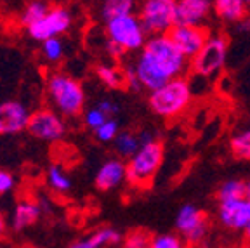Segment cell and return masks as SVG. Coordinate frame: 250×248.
Returning <instances> with one entry per match:
<instances>
[{
	"label": "cell",
	"instance_id": "obj_1",
	"mask_svg": "<svg viewBox=\"0 0 250 248\" xmlns=\"http://www.w3.org/2000/svg\"><path fill=\"white\" fill-rule=\"evenodd\" d=\"M132 66L141 87L148 94L164 87L172 78L186 77L191 71V61L181 54L168 35L149 37Z\"/></svg>",
	"mask_w": 250,
	"mask_h": 248
},
{
	"label": "cell",
	"instance_id": "obj_2",
	"mask_svg": "<svg viewBox=\"0 0 250 248\" xmlns=\"http://www.w3.org/2000/svg\"><path fill=\"white\" fill-rule=\"evenodd\" d=\"M45 90L52 109H56L61 117H80L85 109V90L71 75L52 71L45 80Z\"/></svg>",
	"mask_w": 250,
	"mask_h": 248
},
{
	"label": "cell",
	"instance_id": "obj_3",
	"mask_svg": "<svg viewBox=\"0 0 250 248\" xmlns=\"http://www.w3.org/2000/svg\"><path fill=\"white\" fill-rule=\"evenodd\" d=\"M104 31L106 51L113 58L127 52H141L149 39L137 14L122 16L108 21L104 23Z\"/></svg>",
	"mask_w": 250,
	"mask_h": 248
},
{
	"label": "cell",
	"instance_id": "obj_4",
	"mask_svg": "<svg viewBox=\"0 0 250 248\" xmlns=\"http://www.w3.org/2000/svg\"><path fill=\"white\" fill-rule=\"evenodd\" d=\"M193 103V87L186 77L172 78L164 87L148 94V106L156 117L174 120Z\"/></svg>",
	"mask_w": 250,
	"mask_h": 248
},
{
	"label": "cell",
	"instance_id": "obj_5",
	"mask_svg": "<svg viewBox=\"0 0 250 248\" xmlns=\"http://www.w3.org/2000/svg\"><path fill=\"white\" fill-rule=\"evenodd\" d=\"M164 143L158 139L141 146L139 151L127 160V184L137 189L151 186L153 179L164 163Z\"/></svg>",
	"mask_w": 250,
	"mask_h": 248
},
{
	"label": "cell",
	"instance_id": "obj_6",
	"mask_svg": "<svg viewBox=\"0 0 250 248\" xmlns=\"http://www.w3.org/2000/svg\"><path fill=\"white\" fill-rule=\"evenodd\" d=\"M229 51V40L221 31H210L207 43L191 61V73L198 78H214L224 70Z\"/></svg>",
	"mask_w": 250,
	"mask_h": 248
},
{
	"label": "cell",
	"instance_id": "obj_7",
	"mask_svg": "<svg viewBox=\"0 0 250 248\" xmlns=\"http://www.w3.org/2000/svg\"><path fill=\"white\" fill-rule=\"evenodd\" d=\"M177 0H139L137 18L149 37L168 35L176 26Z\"/></svg>",
	"mask_w": 250,
	"mask_h": 248
},
{
	"label": "cell",
	"instance_id": "obj_8",
	"mask_svg": "<svg viewBox=\"0 0 250 248\" xmlns=\"http://www.w3.org/2000/svg\"><path fill=\"white\" fill-rule=\"evenodd\" d=\"M176 231L188 245L198 247L207 240L208 219L193 203H184L176 213Z\"/></svg>",
	"mask_w": 250,
	"mask_h": 248
},
{
	"label": "cell",
	"instance_id": "obj_9",
	"mask_svg": "<svg viewBox=\"0 0 250 248\" xmlns=\"http://www.w3.org/2000/svg\"><path fill=\"white\" fill-rule=\"evenodd\" d=\"M71 24H73V14L70 9L56 5V7H51V11L47 12L39 23L28 26L26 31L30 39L42 43L49 39L64 35L71 28Z\"/></svg>",
	"mask_w": 250,
	"mask_h": 248
},
{
	"label": "cell",
	"instance_id": "obj_10",
	"mask_svg": "<svg viewBox=\"0 0 250 248\" xmlns=\"http://www.w3.org/2000/svg\"><path fill=\"white\" fill-rule=\"evenodd\" d=\"M26 130L39 141L56 143L66 134V124H64V117H61L56 109L42 108L31 113Z\"/></svg>",
	"mask_w": 250,
	"mask_h": 248
},
{
	"label": "cell",
	"instance_id": "obj_11",
	"mask_svg": "<svg viewBox=\"0 0 250 248\" xmlns=\"http://www.w3.org/2000/svg\"><path fill=\"white\" fill-rule=\"evenodd\" d=\"M215 217L219 224L228 231H245L250 224V200L238 198V200H226L217 202Z\"/></svg>",
	"mask_w": 250,
	"mask_h": 248
},
{
	"label": "cell",
	"instance_id": "obj_12",
	"mask_svg": "<svg viewBox=\"0 0 250 248\" xmlns=\"http://www.w3.org/2000/svg\"><path fill=\"white\" fill-rule=\"evenodd\" d=\"M168 37L181 51V54L188 61H193L203 49V45L207 43L210 30H207L205 26H179L177 24L170 30Z\"/></svg>",
	"mask_w": 250,
	"mask_h": 248
},
{
	"label": "cell",
	"instance_id": "obj_13",
	"mask_svg": "<svg viewBox=\"0 0 250 248\" xmlns=\"http://www.w3.org/2000/svg\"><path fill=\"white\" fill-rule=\"evenodd\" d=\"M30 108L20 99L0 103V136H14L26 130L30 124Z\"/></svg>",
	"mask_w": 250,
	"mask_h": 248
},
{
	"label": "cell",
	"instance_id": "obj_14",
	"mask_svg": "<svg viewBox=\"0 0 250 248\" xmlns=\"http://www.w3.org/2000/svg\"><path fill=\"white\" fill-rule=\"evenodd\" d=\"M212 14V0H177L176 26H203Z\"/></svg>",
	"mask_w": 250,
	"mask_h": 248
},
{
	"label": "cell",
	"instance_id": "obj_15",
	"mask_svg": "<svg viewBox=\"0 0 250 248\" xmlns=\"http://www.w3.org/2000/svg\"><path fill=\"white\" fill-rule=\"evenodd\" d=\"M124 183H127V163L118 156L104 160L94 179V186L103 193L117 189Z\"/></svg>",
	"mask_w": 250,
	"mask_h": 248
},
{
	"label": "cell",
	"instance_id": "obj_16",
	"mask_svg": "<svg viewBox=\"0 0 250 248\" xmlns=\"http://www.w3.org/2000/svg\"><path fill=\"white\" fill-rule=\"evenodd\" d=\"M212 12L224 23L238 24L249 16V5L245 0H212Z\"/></svg>",
	"mask_w": 250,
	"mask_h": 248
},
{
	"label": "cell",
	"instance_id": "obj_17",
	"mask_svg": "<svg viewBox=\"0 0 250 248\" xmlns=\"http://www.w3.org/2000/svg\"><path fill=\"white\" fill-rule=\"evenodd\" d=\"M122 241V234L113 227H99L85 238L73 241L70 248H104L113 247Z\"/></svg>",
	"mask_w": 250,
	"mask_h": 248
},
{
	"label": "cell",
	"instance_id": "obj_18",
	"mask_svg": "<svg viewBox=\"0 0 250 248\" xmlns=\"http://www.w3.org/2000/svg\"><path fill=\"white\" fill-rule=\"evenodd\" d=\"M40 217V205L33 200H21L16 203L14 213H12V227L14 231H23V229L33 226Z\"/></svg>",
	"mask_w": 250,
	"mask_h": 248
},
{
	"label": "cell",
	"instance_id": "obj_19",
	"mask_svg": "<svg viewBox=\"0 0 250 248\" xmlns=\"http://www.w3.org/2000/svg\"><path fill=\"white\" fill-rule=\"evenodd\" d=\"M137 5H139V0H101L99 18L103 20V23H108L115 18L134 14Z\"/></svg>",
	"mask_w": 250,
	"mask_h": 248
},
{
	"label": "cell",
	"instance_id": "obj_20",
	"mask_svg": "<svg viewBox=\"0 0 250 248\" xmlns=\"http://www.w3.org/2000/svg\"><path fill=\"white\" fill-rule=\"evenodd\" d=\"M113 147H115V153H117L118 158H122V160L132 158V156L139 151V147H141L137 132L122 130L117 136V139L113 141Z\"/></svg>",
	"mask_w": 250,
	"mask_h": 248
},
{
	"label": "cell",
	"instance_id": "obj_21",
	"mask_svg": "<svg viewBox=\"0 0 250 248\" xmlns=\"http://www.w3.org/2000/svg\"><path fill=\"white\" fill-rule=\"evenodd\" d=\"M96 77L106 89L118 90L125 87V75L124 70L113 64H99L96 66Z\"/></svg>",
	"mask_w": 250,
	"mask_h": 248
},
{
	"label": "cell",
	"instance_id": "obj_22",
	"mask_svg": "<svg viewBox=\"0 0 250 248\" xmlns=\"http://www.w3.org/2000/svg\"><path fill=\"white\" fill-rule=\"evenodd\" d=\"M229 149L236 160L250 162V127L234 132L229 139Z\"/></svg>",
	"mask_w": 250,
	"mask_h": 248
},
{
	"label": "cell",
	"instance_id": "obj_23",
	"mask_svg": "<svg viewBox=\"0 0 250 248\" xmlns=\"http://www.w3.org/2000/svg\"><path fill=\"white\" fill-rule=\"evenodd\" d=\"M47 184H49V187H51L52 191H56V193H59V194L70 193L71 186H73L68 172L62 170V167L58 165V163L51 165L49 170H47Z\"/></svg>",
	"mask_w": 250,
	"mask_h": 248
},
{
	"label": "cell",
	"instance_id": "obj_24",
	"mask_svg": "<svg viewBox=\"0 0 250 248\" xmlns=\"http://www.w3.org/2000/svg\"><path fill=\"white\" fill-rule=\"evenodd\" d=\"M51 11V5L47 4L45 0H30L26 5H24L23 12H21V24L24 28L31 26V24L39 23L47 12Z\"/></svg>",
	"mask_w": 250,
	"mask_h": 248
},
{
	"label": "cell",
	"instance_id": "obj_25",
	"mask_svg": "<svg viewBox=\"0 0 250 248\" xmlns=\"http://www.w3.org/2000/svg\"><path fill=\"white\" fill-rule=\"evenodd\" d=\"M215 198H217V202L245 198V181L243 179H226V181H223L219 184Z\"/></svg>",
	"mask_w": 250,
	"mask_h": 248
},
{
	"label": "cell",
	"instance_id": "obj_26",
	"mask_svg": "<svg viewBox=\"0 0 250 248\" xmlns=\"http://www.w3.org/2000/svg\"><path fill=\"white\" fill-rule=\"evenodd\" d=\"M40 52H42V58L47 62H58L64 58V52H66V45L62 42L61 37H56V39H49L45 42H42L40 45Z\"/></svg>",
	"mask_w": 250,
	"mask_h": 248
},
{
	"label": "cell",
	"instance_id": "obj_27",
	"mask_svg": "<svg viewBox=\"0 0 250 248\" xmlns=\"http://www.w3.org/2000/svg\"><path fill=\"white\" fill-rule=\"evenodd\" d=\"M149 248H188V243L184 238L177 233H165V234H155L151 238Z\"/></svg>",
	"mask_w": 250,
	"mask_h": 248
},
{
	"label": "cell",
	"instance_id": "obj_28",
	"mask_svg": "<svg viewBox=\"0 0 250 248\" xmlns=\"http://www.w3.org/2000/svg\"><path fill=\"white\" fill-rule=\"evenodd\" d=\"M120 132V124H118L117 118H108L98 130L94 132V136L99 143H113Z\"/></svg>",
	"mask_w": 250,
	"mask_h": 248
},
{
	"label": "cell",
	"instance_id": "obj_29",
	"mask_svg": "<svg viewBox=\"0 0 250 248\" xmlns=\"http://www.w3.org/2000/svg\"><path fill=\"white\" fill-rule=\"evenodd\" d=\"M106 120H108V117H106L98 106H92V108H89L87 111H83V124H85V127L90 128L92 132L98 130Z\"/></svg>",
	"mask_w": 250,
	"mask_h": 248
},
{
	"label": "cell",
	"instance_id": "obj_30",
	"mask_svg": "<svg viewBox=\"0 0 250 248\" xmlns=\"http://www.w3.org/2000/svg\"><path fill=\"white\" fill-rule=\"evenodd\" d=\"M151 238L146 231H141V229H137V231H132V233L127 234V238H125V245L130 248H149V245H151Z\"/></svg>",
	"mask_w": 250,
	"mask_h": 248
},
{
	"label": "cell",
	"instance_id": "obj_31",
	"mask_svg": "<svg viewBox=\"0 0 250 248\" xmlns=\"http://www.w3.org/2000/svg\"><path fill=\"white\" fill-rule=\"evenodd\" d=\"M96 106H98V108L101 109V111L104 113L108 118H117L118 111H120V106H118V103L113 101V99H109V97L99 99V101L96 103Z\"/></svg>",
	"mask_w": 250,
	"mask_h": 248
},
{
	"label": "cell",
	"instance_id": "obj_32",
	"mask_svg": "<svg viewBox=\"0 0 250 248\" xmlns=\"http://www.w3.org/2000/svg\"><path fill=\"white\" fill-rule=\"evenodd\" d=\"M16 186V177L12 172L5 170V168H0V196L7 194L9 191H12Z\"/></svg>",
	"mask_w": 250,
	"mask_h": 248
},
{
	"label": "cell",
	"instance_id": "obj_33",
	"mask_svg": "<svg viewBox=\"0 0 250 248\" xmlns=\"http://www.w3.org/2000/svg\"><path fill=\"white\" fill-rule=\"evenodd\" d=\"M124 75H125V87H127V89L132 90V92H139V90H143V87H141L139 80H137V75H136V71H134L132 64L125 66Z\"/></svg>",
	"mask_w": 250,
	"mask_h": 248
},
{
	"label": "cell",
	"instance_id": "obj_34",
	"mask_svg": "<svg viewBox=\"0 0 250 248\" xmlns=\"http://www.w3.org/2000/svg\"><path fill=\"white\" fill-rule=\"evenodd\" d=\"M236 30H238L240 33H249L250 31V16H247L245 20H242L238 24H236Z\"/></svg>",
	"mask_w": 250,
	"mask_h": 248
},
{
	"label": "cell",
	"instance_id": "obj_35",
	"mask_svg": "<svg viewBox=\"0 0 250 248\" xmlns=\"http://www.w3.org/2000/svg\"><path fill=\"white\" fill-rule=\"evenodd\" d=\"M5 233V219H4V215L0 213V236Z\"/></svg>",
	"mask_w": 250,
	"mask_h": 248
},
{
	"label": "cell",
	"instance_id": "obj_36",
	"mask_svg": "<svg viewBox=\"0 0 250 248\" xmlns=\"http://www.w3.org/2000/svg\"><path fill=\"white\" fill-rule=\"evenodd\" d=\"M245 198L247 200H250V179H247L245 181Z\"/></svg>",
	"mask_w": 250,
	"mask_h": 248
},
{
	"label": "cell",
	"instance_id": "obj_37",
	"mask_svg": "<svg viewBox=\"0 0 250 248\" xmlns=\"http://www.w3.org/2000/svg\"><path fill=\"white\" fill-rule=\"evenodd\" d=\"M243 238H245V241L249 243V247H250V224H249V227L243 231Z\"/></svg>",
	"mask_w": 250,
	"mask_h": 248
},
{
	"label": "cell",
	"instance_id": "obj_38",
	"mask_svg": "<svg viewBox=\"0 0 250 248\" xmlns=\"http://www.w3.org/2000/svg\"><path fill=\"white\" fill-rule=\"evenodd\" d=\"M245 4H247V5H249V7H250V0H245Z\"/></svg>",
	"mask_w": 250,
	"mask_h": 248
},
{
	"label": "cell",
	"instance_id": "obj_39",
	"mask_svg": "<svg viewBox=\"0 0 250 248\" xmlns=\"http://www.w3.org/2000/svg\"><path fill=\"white\" fill-rule=\"evenodd\" d=\"M122 248H130V247H127V245H124V247H122Z\"/></svg>",
	"mask_w": 250,
	"mask_h": 248
}]
</instances>
